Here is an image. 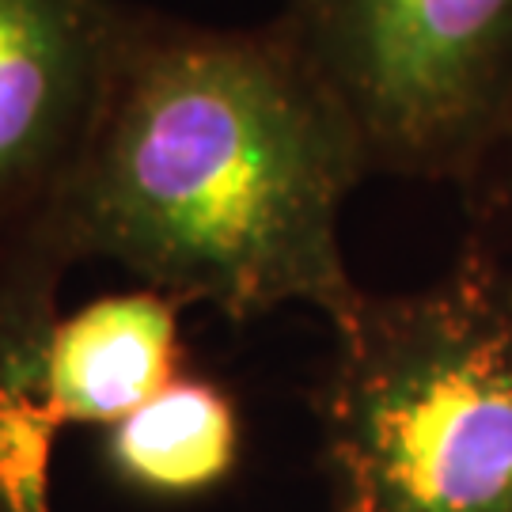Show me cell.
I'll return each instance as SVG.
<instances>
[{
  "label": "cell",
  "instance_id": "cell-1",
  "mask_svg": "<svg viewBox=\"0 0 512 512\" xmlns=\"http://www.w3.org/2000/svg\"><path fill=\"white\" fill-rule=\"evenodd\" d=\"M368 175L285 19L224 31L126 8L99 118L38 217L73 262H118L183 308H311L338 330L365 300L342 213Z\"/></svg>",
  "mask_w": 512,
  "mask_h": 512
},
{
  "label": "cell",
  "instance_id": "cell-2",
  "mask_svg": "<svg viewBox=\"0 0 512 512\" xmlns=\"http://www.w3.org/2000/svg\"><path fill=\"white\" fill-rule=\"evenodd\" d=\"M330 512H512V255L365 293L311 391Z\"/></svg>",
  "mask_w": 512,
  "mask_h": 512
},
{
  "label": "cell",
  "instance_id": "cell-3",
  "mask_svg": "<svg viewBox=\"0 0 512 512\" xmlns=\"http://www.w3.org/2000/svg\"><path fill=\"white\" fill-rule=\"evenodd\" d=\"M372 175L471 190L512 137V0H289Z\"/></svg>",
  "mask_w": 512,
  "mask_h": 512
},
{
  "label": "cell",
  "instance_id": "cell-4",
  "mask_svg": "<svg viewBox=\"0 0 512 512\" xmlns=\"http://www.w3.org/2000/svg\"><path fill=\"white\" fill-rule=\"evenodd\" d=\"M118 0H0V239L69 179L122 42Z\"/></svg>",
  "mask_w": 512,
  "mask_h": 512
},
{
  "label": "cell",
  "instance_id": "cell-5",
  "mask_svg": "<svg viewBox=\"0 0 512 512\" xmlns=\"http://www.w3.org/2000/svg\"><path fill=\"white\" fill-rule=\"evenodd\" d=\"M186 372L183 304L160 289L95 296L61 315L50 342V403L61 429L114 421Z\"/></svg>",
  "mask_w": 512,
  "mask_h": 512
},
{
  "label": "cell",
  "instance_id": "cell-6",
  "mask_svg": "<svg viewBox=\"0 0 512 512\" xmlns=\"http://www.w3.org/2000/svg\"><path fill=\"white\" fill-rule=\"evenodd\" d=\"M243 459L236 395L209 376H190L103 429V463L126 490L186 501L220 490Z\"/></svg>",
  "mask_w": 512,
  "mask_h": 512
},
{
  "label": "cell",
  "instance_id": "cell-7",
  "mask_svg": "<svg viewBox=\"0 0 512 512\" xmlns=\"http://www.w3.org/2000/svg\"><path fill=\"white\" fill-rule=\"evenodd\" d=\"M463 194L475 220V236L512 255V137L494 156V164L478 175V183Z\"/></svg>",
  "mask_w": 512,
  "mask_h": 512
},
{
  "label": "cell",
  "instance_id": "cell-8",
  "mask_svg": "<svg viewBox=\"0 0 512 512\" xmlns=\"http://www.w3.org/2000/svg\"><path fill=\"white\" fill-rule=\"evenodd\" d=\"M0 512H54V509H50V490L4 494V497H0Z\"/></svg>",
  "mask_w": 512,
  "mask_h": 512
}]
</instances>
